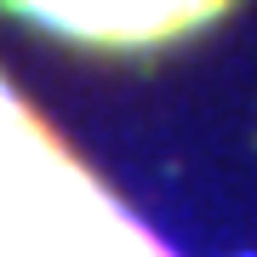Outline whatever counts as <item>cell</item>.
Listing matches in <instances>:
<instances>
[{"mask_svg":"<svg viewBox=\"0 0 257 257\" xmlns=\"http://www.w3.org/2000/svg\"><path fill=\"white\" fill-rule=\"evenodd\" d=\"M18 6L86 46H166L217 18L229 0H18Z\"/></svg>","mask_w":257,"mask_h":257,"instance_id":"obj_1","label":"cell"}]
</instances>
